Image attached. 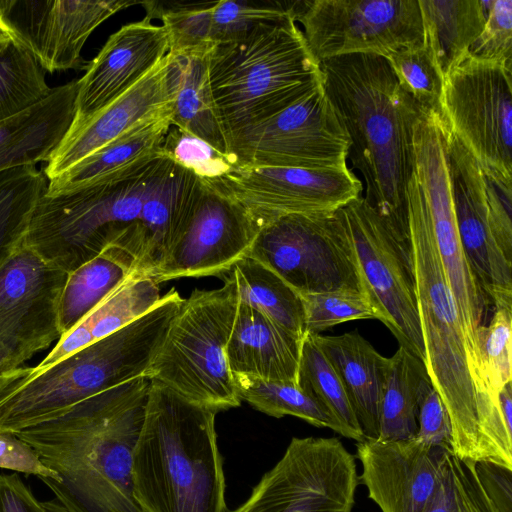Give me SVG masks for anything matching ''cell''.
<instances>
[{
    "label": "cell",
    "instance_id": "1",
    "mask_svg": "<svg viewBox=\"0 0 512 512\" xmlns=\"http://www.w3.org/2000/svg\"><path fill=\"white\" fill-rule=\"evenodd\" d=\"M150 386L147 376L127 381L15 434L57 473L40 480L71 512H143L132 464Z\"/></svg>",
    "mask_w": 512,
    "mask_h": 512
},
{
    "label": "cell",
    "instance_id": "2",
    "mask_svg": "<svg viewBox=\"0 0 512 512\" xmlns=\"http://www.w3.org/2000/svg\"><path fill=\"white\" fill-rule=\"evenodd\" d=\"M319 65L325 92L349 137L348 157L364 179L365 201L410 246L406 191L414 125L423 108L401 88L382 56L352 54Z\"/></svg>",
    "mask_w": 512,
    "mask_h": 512
},
{
    "label": "cell",
    "instance_id": "3",
    "mask_svg": "<svg viewBox=\"0 0 512 512\" xmlns=\"http://www.w3.org/2000/svg\"><path fill=\"white\" fill-rule=\"evenodd\" d=\"M169 159L161 153L125 174L71 192L39 199L24 245L69 273L107 249L148 276L157 253L141 223L143 206Z\"/></svg>",
    "mask_w": 512,
    "mask_h": 512
},
{
    "label": "cell",
    "instance_id": "4",
    "mask_svg": "<svg viewBox=\"0 0 512 512\" xmlns=\"http://www.w3.org/2000/svg\"><path fill=\"white\" fill-rule=\"evenodd\" d=\"M182 301L172 288L136 320L58 362L6 371L0 377V433L16 434L89 396L147 376Z\"/></svg>",
    "mask_w": 512,
    "mask_h": 512
},
{
    "label": "cell",
    "instance_id": "5",
    "mask_svg": "<svg viewBox=\"0 0 512 512\" xmlns=\"http://www.w3.org/2000/svg\"><path fill=\"white\" fill-rule=\"evenodd\" d=\"M216 414L151 380L132 464L143 512H227Z\"/></svg>",
    "mask_w": 512,
    "mask_h": 512
},
{
    "label": "cell",
    "instance_id": "6",
    "mask_svg": "<svg viewBox=\"0 0 512 512\" xmlns=\"http://www.w3.org/2000/svg\"><path fill=\"white\" fill-rule=\"evenodd\" d=\"M406 204L424 364L450 418L452 453L461 459L496 464L469 369L458 307L427 214L410 187Z\"/></svg>",
    "mask_w": 512,
    "mask_h": 512
},
{
    "label": "cell",
    "instance_id": "7",
    "mask_svg": "<svg viewBox=\"0 0 512 512\" xmlns=\"http://www.w3.org/2000/svg\"><path fill=\"white\" fill-rule=\"evenodd\" d=\"M207 70L226 141L291 105L323 81L319 62L293 15L243 40L215 45L208 54Z\"/></svg>",
    "mask_w": 512,
    "mask_h": 512
},
{
    "label": "cell",
    "instance_id": "8",
    "mask_svg": "<svg viewBox=\"0 0 512 512\" xmlns=\"http://www.w3.org/2000/svg\"><path fill=\"white\" fill-rule=\"evenodd\" d=\"M237 307L228 281L194 290L173 317L147 377L216 413L240 406L225 354Z\"/></svg>",
    "mask_w": 512,
    "mask_h": 512
},
{
    "label": "cell",
    "instance_id": "9",
    "mask_svg": "<svg viewBox=\"0 0 512 512\" xmlns=\"http://www.w3.org/2000/svg\"><path fill=\"white\" fill-rule=\"evenodd\" d=\"M442 128L465 257L489 305L512 310V197L483 173L443 122Z\"/></svg>",
    "mask_w": 512,
    "mask_h": 512
},
{
    "label": "cell",
    "instance_id": "10",
    "mask_svg": "<svg viewBox=\"0 0 512 512\" xmlns=\"http://www.w3.org/2000/svg\"><path fill=\"white\" fill-rule=\"evenodd\" d=\"M441 119L512 197V65L467 54L443 80Z\"/></svg>",
    "mask_w": 512,
    "mask_h": 512
},
{
    "label": "cell",
    "instance_id": "11",
    "mask_svg": "<svg viewBox=\"0 0 512 512\" xmlns=\"http://www.w3.org/2000/svg\"><path fill=\"white\" fill-rule=\"evenodd\" d=\"M247 256L300 295L341 289L366 293L341 207L326 213L285 215L261 224Z\"/></svg>",
    "mask_w": 512,
    "mask_h": 512
},
{
    "label": "cell",
    "instance_id": "12",
    "mask_svg": "<svg viewBox=\"0 0 512 512\" xmlns=\"http://www.w3.org/2000/svg\"><path fill=\"white\" fill-rule=\"evenodd\" d=\"M427 214L460 314L469 369L477 371V331L490 306L467 262L453 207L441 118L422 109L413 130V167L408 182Z\"/></svg>",
    "mask_w": 512,
    "mask_h": 512
},
{
    "label": "cell",
    "instance_id": "13",
    "mask_svg": "<svg viewBox=\"0 0 512 512\" xmlns=\"http://www.w3.org/2000/svg\"><path fill=\"white\" fill-rule=\"evenodd\" d=\"M349 137L323 81L303 97L228 137L237 166L342 168Z\"/></svg>",
    "mask_w": 512,
    "mask_h": 512
},
{
    "label": "cell",
    "instance_id": "14",
    "mask_svg": "<svg viewBox=\"0 0 512 512\" xmlns=\"http://www.w3.org/2000/svg\"><path fill=\"white\" fill-rule=\"evenodd\" d=\"M355 456L336 437H293L249 497L227 512H352Z\"/></svg>",
    "mask_w": 512,
    "mask_h": 512
},
{
    "label": "cell",
    "instance_id": "15",
    "mask_svg": "<svg viewBox=\"0 0 512 512\" xmlns=\"http://www.w3.org/2000/svg\"><path fill=\"white\" fill-rule=\"evenodd\" d=\"M292 10L318 62L423 44L418 0H300Z\"/></svg>",
    "mask_w": 512,
    "mask_h": 512
},
{
    "label": "cell",
    "instance_id": "16",
    "mask_svg": "<svg viewBox=\"0 0 512 512\" xmlns=\"http://www.w3.org/2000/svg\"><path fill=\"white\" fill-rule=\"evenodd\" d=\"M369 300L399 345L424 362L410 246L400 242L364 197L341 207Z\"/></svg>",
    "mask_w": 512,
    "mask_h": 512
},
{
    "label": "cell",
    "instance_id": "17",
    "mask_svg": "<svg viewBox=\"0 0 512 512\" xmlns=\"http://www.w3.org/2000/svg\"><path fill=\"white\" fill-rule=\"evenodd\" d=\"M204 182L238 203L259 225L285 215L332 212L361 196L363 190L348 166H237L221 179Z\"/></svg>",
    "mask_w": 512,
    "mask_h": 512
},
{
    "label": "cell",
    "instance_id": "18",
    "mask_svg": "<svg viewBox=\"0 0 512 512\" xmlns=\"http://www.w3.org/2000/svg\"><path fill=\"white\" fill-rule=\"evenodd\" d=\"M67 275L24 243L0 266V346L18 367L61 337Z\"/></svg>",
    "mask_w": 512,
    "mask_h": 512
},
{
    "label": "cell",
    "instance_id": "19",
    "mask_svg": "<svg viewBox=\"0 0 512 512\" xmlns=\"http://www.w3.org/2000/svg\"><path fill=\"white\" fill-rule=\"evenodd\" d=\"M259 228L243 207L202 181L190 217L149 277L160 284L178 278L220 276L247 256Z\"/></svg>",
    "mask_w": 512,
    "mask_h": 512
},
{
    "label": "cell",
    "instance_id": "20",
    "mask_svg": "<svg viewBox=\"0 0 512 512\" xmlns=\"http://www.w3.org/2000/svg\"><path fill=\"white\" fill-rule=\"evenodd\" d=\"M140 4L131 0H13L5 21L45 71L81 68L91 33L115 13Z\"/></svg>",
    "mask_w": 512,
    "mask_h": 512
},
{
    "label": "cell",
    "instance_id": "21",
    "mask_svg": "<svg viewBox=\"0 0 512 512\" xmlns=\"http://www.w3.org/2000/svg\"><path fill=\"white\" fill-rule=\"evenodd\" d=\"M449 449L416 437L356 444L359 480L382 512H426L438 489Z\"/></svg>",
    "mask_w": 512,
    "mask_h": 512
},
{
    "label": "cell",
    "instance_id": "22",
    "mask_svg": "<svg viewBox=\"0 0 512 512\" xmlns=\"http://www.w3.org/2000/svg\"><path fill=\"white\" fill-rule=\"evenodd\" d=\"M170 51L166 28L144 17L113 33L78 80L75 116L68 131L83 126L120 97Z\"/></svg>",
    "mask_w": 512,
    "mask_h": 512
},
{
    "label": "cell",
    "instance_id": "23",
    "mask_svg": "<svg viewBox=\"0 0 512 512\" xmlns=\"http://www.w3.org/2000/svg\"><path fill=\"white\" fill-rule=\"evenodd\" d=\"M172 113L168 54L133 87L83 126L68 131L43 172L55 178L82 159L152 118Z\"/></svg>",
    "mask_w": 512,
    "mask_h": 512
},
{
    "label": "cell",
    "instance_id": "24",
    "mask_svg": "<svg viewBox=\"0 0 512 512\" xmlns=\"http://www.w3.org/2000/svg\"><path fill=\"white\" fill-rule=\"evenodd\" d=\"M302 343V338L238 302L225 347L229 370L232 375L298 385Z\"/></svg>",
    "mask_w": 512,
    "mask_h": 512
},
{
    "label": "cell",
    "instance_id": "25",
    "mask_svg": "<svg viewBox=\"0 0 512 512\" xmlns=\"http://www.w3.org/2000/svg\"><path fill=\"white\" fill-rule=\"evenodd\" d=\"M78 80L53 88L30 108L0 121V172L49 162L75 116Z\"/></svg>",
    "mask_w": 512,
    "mask_h": 512
},
{
    "label": "cell",
    "instance_id": "26",
    "mask_svg": "<svg viewBox=\"0 0 512 512\" xmlns=\"http://www.w3.org/2000/svg\"><path fill=\"white\" fill-rule=\"evenodd\" d=\"M311 334L340 377L365 439H377L387 357L356 331Z\"/></svg>",
    "mask_w": 512,
    "mask_h": 512
},
{
    "label": "cell",
    "instance_id": "27",
    "mask_svg": "<svg viewBox=\"0 0 512 512\" xmlns=\"http://www.w3.org/2000/svg\"><path fill=\"white\" fill-rule=\"evenodd\" d=\"M172 113L143 123L110 142L60 175L48 180L46 195L53 196L104 182L127 173L160 154Z\"/></svg>",
    "mask_w": 512,
    "mask_h": 512
},
{
    "label": "cell",
    "instance_id": "28",
    "mask_svg": "<svg viewBox=\"0 0 512 512\" xmlns=\"http://www.w3.org/2000/svg\"><path fill=\"white\" fill-rule=\"evenodd\" d=\"M426 512H512V469L448 451Z\"/></svg>",
    "mask_w": 512,
    "mask_h": 512
},
{
    "label": "cell",
    "instance_id": "29",
    "mask_svg": "<svg viewBox=\"0 0 512 512\" xmlns=\"http://www.w3.org/2000/svg\"><path fill=\"white\" fill-rule=\"evenodd\" d=\"M159 284L148 276L133 274L103 299L74 328L63 334L36 365L44 369L136 320L161 299Z\"/></svg>",
    "mask_w": 512,
    "mask_h": 512
},
{
    "label": "cell",
    "instance_id": "30",
    "mask_svg": "<svg viewBox=\"0 0 512 512\" xmlns=\"http://www.w3.org/2000/svg\"><path fill=\"white\" fill-rule=\"evenodd\" d=\"M211 49L168 53L171 121L172 126L198 136L228 154L226 137L215 113L208 82L207 59Z\"/></svg>",
    "mask_w": 512,
    "mask_h": 512
},
{
    "label": "cell",
    "instance_id": "31",
    "mask_svg": "<svg viewBox=\"0 0 512 512\" xmlns=\"http://www.w3.org/2000/svg\"><path fill=\"white\" fill-rule=\"evenodd\" d=\"M491 0H418L423 46L442 81L483 30Z\"/></svg>",
    "mask_w": 512,
    "mask_h": 512
},
{
    "label": "cell",
    "instance_id": "32",
    "mask_svg": "<svg viewBox=\"0 0 512 512\" xmlns=\"http://www.w3.org/2000/svg\"><path fill=\"white\" fill-rule=\"evenodd\" d=\"M431 384L424 362L399 345L397 351L387 358L376 440L392 441L416 436L419 403Z\"/></svg>",
    "mask_w": 512,
    "mask_h": 512
},
{
    "label": "cell",
    "instance_id": "33",
    "mask_svg": "<svg viewBox=\"0 0 512 512\" xmlns=\"http://www.w3.org/2000/svg\"><path fill=\"white\" fill-rule=\"evenodd\" d=\"M220 277L234 286L239 303L261 312L304 339L305 313L301 296L272 270L245 256Z\"/></svg>",
    "mask_w": 512,
    "mask_h": 512
},
{
    "label": "cell",
    "instance_id": "34",
    "mask_svg": "<svg viewBox=\"0 0 512 512\" xmlns=\"http://www.w3.org/2000/svg\"><path fill=\"white\" fill-rule=\"evenodd\" d=\"M201 190L199 178L169 159L144 203L141 216V223L154 243L158 264L190 217Z\"/></svg>",
    "mask_w": 512,
    "mask_h": 512
},
{
    "label": "cell",
    "instance_id": "35",
    "mask_svg": "<svg viewBox=\"0 0 512 512\" xmlns=\"http://www.w3.org/2000/svg\"><path fill=\"white\" fill-rule=\"evenodd\" d=\"M133 274L130 259L111 248L69 272L59 304L61 336Z\"/></svg>",
    "mask_w": 512,
    "mask_h": 512
},
{
    "label": "cell",
    "instance_id": "36",
    "mask_svg": "<svg viewBox=\"0 0 512 512\" xmlns=\"http://www.w3.org/2000/svg\"><path fill=\"white\" fill-rule=\"evenodd\" d=\"M298 386L316 398L330 415L336 433L357 443L365 440L346 389L311 333L303 339Z\"/></svg>",
    "mask_w": 512,
    "mask_h": 512
},
{
    "label": "cell",
    "instance_id": "37",
    "mask_svg": "<svg viewBox=\"0 0 512 512\" xmlns=\"http://www.w3.org/2000/svg\"><path fill=\"white\" fill-rule=\"evenodd\" d=\"M47 186L44 172L33 165L0 172V266L23 244Z\"/></svg>",
    "mask_w": 512,
    "mask_h": 512
},
{
    "label": "cell",
    "instance_id": "38",
    "mask_svg": "<svg viewBox=\"0 0 512 512\" xmlns=\"http://www.w3.org/2000/svg\"><path fill=\"white\" fill-rule=\"evenodd\" d=\"M31 50L19 39L0 44V121L45 99L52 91Z\"/></svg>",
    "mask_w": 512,
    "mask_h": 512
},
{
    "label": "cell",
    "instance_id": "39",
    "mask_svg": "<svg viewBox=\"0 0 512 512\" xmlns=\"http://www.w3.org/2000/svg\"><path fill=\"white\" fill-rule=\"evenodd\" d=\"M237 393L256 410L275 418L298 417L319 427L334 429L333 421L322 404L298 385L265 381L244 374H234Z\"/></svg>",
    "mask_w": 512,
    "mask_h": 512
},
{
    "label": "cell",
    "instance_id": "40",
    "mask_svg": "<svg viewBox=\"0 0 512 512\" xmlns=\"http://www.w3.org/2000/svg\"><path fill=\"white\" fill-rule=\"evenodd\" d=\"M294 1L221 0L213 2L211 33L213 45L243 40L260 28L293 15Z\"/></svg>",
    "mask_w": 512,
    "mask_h": 512
},
{
    "label": "cell",
    "instance_id": "41",
    "mask_svg": "<svg viewBox=\"0 0 512 512\" xmlns=\"http://www.w3.org/2000/svg\"><path fill=\"white\" fill-rule=\"evenodd\" d=\"M140 5L146 11V18L159 19L166 28L170 38L169 52L208 50L215 46L210 38L213 2L140 1Z\"/></svg>",
    "mask_w": 512,
    "mask_h": 512
},
{
    "label": "cell",
    "instance_id": "42",
    "mask_svg": "<svg viewBox=\"0 0 512 512\" xmlns=\"http://www.w3.org/2000/svg\"><path fill=\"white\" fill-rule=\"evenodd\" d=\"M401 88L423 109L441 116L443 81L423 44L384 57Z\"/></svg>",
    "mask_w": 512,
    "mask_h": 512
},
{
    "label": "cell",
    "instance_id": "43",
    "mask_svg": "<svg viewBox=\"0 0 512 512\" xmlns=\"http://www.w3.org/2000/svg\"><path fill=\"white\" fill-rule=\"evenodd\" d=\"M160 153L192 172L201 181L221 179L237 167L231 155L172 125L165 135Z\"/></svg>",
    "mask_w": 512,
    "mask_h": 512
},
{
    "label": "cell",
    "instance_id": "44",
    "mask_svg": "<svg viewBox=\"0 0 512 512\" xmlns=\"http://www.w3.org/2000/svg\"><path fill=\"white\" fill-rule=\"evenodd\" d=\"M300 296L305 313L306 334H320L328 328L351 320L380 321V316L367 294L359 290L341 289Z\"/></svg>",
    "mask_w": 512,
    "mask_h": 512
},
{
    "label": "cell",
    "instance_id": "45",
    "mask_svg": "<svg viewBox=\"0 0 512 512\" xmlns=\"http://www.w3.org/2000/svg\"><path fill=\"white\" fill-rule=\"evenodd\" d=\"M468 54L512 65V0H491L483 30Z\"/></svg>",
    "mask_w": 512,
    "mask_h": 512
},
{
    "label": "cell",
    "instance_id": "46",
    "mask_svg": "<svg viewBox=\"0 0 512 512\" xmlns=\"http://www.w3.org/2000/svg\"><path fill=\"white\" fill-rule=\"evenodd\" d=\"M415 437L426 445L451 450L452 427L450 418L432 384L427 387L419 403L418 431Z\"/></svg>",
    "mask_w": 512,
    "mask_h": 512
},
{
    "label": "cell",
    "instance_id": "47",
    "mask_svg": "<svg viewBox=\"0 0 512 512\" xmlns=\"http://www.w3.org/2000/svg\"><path fill=\"white\" fill-rule=\"evenodd\" d=\"M0 468L58 480V475L41 460L36 450L15 434L0 433Z\"/></svg>",
    "mask_w": 512,
    "mask_h": 512
},
{
    "label": "cell",
    "instance_id": "48",
    "mask_svg": "<svg viewBox=\"0 0 512 512\" xmlns=\"http://www.w3.org/2000/svg\"><path fill=\"white\" fill-rule=\"evenodd\" d=\"M0 512H45L17 473L0 474Z\"/></svg>",
    "mask_w": 512,
    "mask_h": 512
},
{
    "label": "cell",
    "instance_id": "49",
    "mask_svg": "<svg viewBox=\"0 0 512 512\" xmlns=\"http://www.w3.org/2000/svg\"><path fill=\"white\" fill-rule=\"evenodd\" d=\"M11 5L12 0H0V44L12 39H19L5 21V17Z\"/></svg>",
    "mask_w": 512,
    "mask_h": 512
},
{
    "label": "cell",
    "instance_id": "50",
    "mask_svg": "<svg viewBox=\"0 0 512 512\" xmlns=\"http://www.w3.org/2000/svg\"><path fill=\"white\" fill-rule=\"evenodd\" d=\"M18 368L8 353L0 346V377L11 369Z\"/></svg>",
    "mask_w": 512,
    "mask_h": 512
},
{
    "label": "cell",
    "instance_id": "51",
    "mask_svg": "<svg viewBox=\"0 0 512 512\" xmlns=\"http://www.w3.org/2000/svg\"><path fill=\"white\" fill-rule=\"evenodd\" d=\"M45 512H71L57 500L42 502Z\"/></svg>",
    "mask_w": 512,
    "mask_h": 512
}]
</instances>
